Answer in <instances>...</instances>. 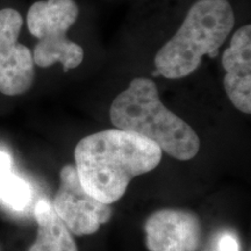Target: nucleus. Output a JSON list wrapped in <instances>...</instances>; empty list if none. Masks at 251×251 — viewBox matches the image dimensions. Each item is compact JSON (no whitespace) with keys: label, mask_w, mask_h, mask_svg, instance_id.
<instances>
[{"label":"nucleus","mask_w":251,"mask_h":251,"mask_svg":"<svg viewBox=\"0 0 251 251\" xmlns=\"http://www.w3.org/2000/svg\"><path fill=\"white\" fill-rule=\"evenodd\" d=\"M23 17L17 9H0V92L20 96L30 89L35 78L33 52L19 43Z\"/></svg>","instance_id":"obj_6"},{"label":"nucleus","mask_w":251,"mask_h":251,"mask_svg":"<svg viewBox=\"0 0 251 251\" xmlns=\"http://www.w3.org/2000/svg\"><path fill=\"white\" fill-rule=\"evenodd\" d=\"M218 251H240L237 240L230 234L222 235L219 241Z\"/></svg>","instance_id":"obj_11"},{"label":"nucleus","mask_w":251,"mask_h":251,"mask_svg":"<svg viewBox=\"0 0 251 251\" xmlns=\"http://www.w3.org/2000/svg\"><path fill=\"white\" fill-rule=\"evenodd\" d=\"M162 152L146 137L115 128L81 139L75 149V166L84 190L111 205L121 199L133 178L157 168Z\"/></svg>","instance_id":"obj_1"},{"label":"nucleus","mask_w":251,"mask_h":251,"mask_svg":"<svg viewBox=\"0 0 251 251\" xmlns=\"http://www.w3.org/2000/svg\"><path fill=\"white\" fill-rule=\"evenodd\" d=\"M34 215L37 235L28 251H78L70 230L56 214L49 200L40 199L34 208Z\"/></svg>","instance_id":"obj_9"},{"label":"nucleus","mask_w":251,"mask_h":251,"mask_svg":"<svg viewBox=\"0 0 251 251\" xmlns=\"http://www.w3.org/2000/svg\"><path fill=\"white\" fill-rule=\"evenodd\" d=\"M33 198V191L26 180L8 172L0 178V199L14 211H24Z\"/></svg>","instance_id":"obj_10"},{"label":"nucleus","mask_w":251,"mask_h":251,"mask_svg":"<svg viewBox=\"0 0 251 251\" xmlns=\"http://www.w3.org/2000/svg\"><path fill=\"white\" fill-rule=\"evenodd\" d=\"M149 251H197L201 243V224L197 214L184 209H161L144 224Z\"/></svg>","instance_id":"obj_7"},{"label":"nucleus","mask_w":251,"mask_h":251,"mask_svg":"<svg viewBox=\"0 0 251 251\" xmlns=\"http://www.w3.org/2000/svg\"><path fill=\"white\" fill-rule=\"evenodd\" d=\"M109 118L117 129L139 134L179 161H190L200 149L193 128L163 105L156 84L148 78H135L118 94Z\"/></svg>","instance_id":"obj_2"},{"label":"nucleus","mask_w":251,"mask_h":251,"mask_svg":"<svg viewBox=\"0 0 251 251\" xmlns=\"http://www.w3.org/2000/svg\"><path fill=\"white\" fill-rule=\"evenodd\" d=\"M224 85L229 100L244 114L251 113V26L235 31L222 55Z\"/></svg>","instance_id":"obj_8"},{"label":"nucleus","mask_w":251,"mask_h":251,"mask_svg":"<svg viewBox=\"0 0 251 251\" xmlns=\"http://www.w3.org/2000/svg\"><path fill=\"white\" fill-rule=\"evenodd\" d=\"M235 26L228 0H197L188 9L177 33L155 56L159 76L181 79L193 74L203 56L214 58Z\"/></svg>","instance_id":"obj_3"},{"label":"nucleus","mask_w":251,"mask_h":251,"mask_svg":"<svg viewBox=\"0 0 251 251\" xmlns=\"http://www.w3.org/2000/svg\"><path fill=\"white\" fill-rule=\"evenodd\" d=\"M79 15L75 0H41L30 6L27 14L28 30L39 39L33 51L35 65L49 68L61 63L67 72L79 67L84 50L68 37V30Z\"/></svg>","instance_id":"obj_4"},{"label":"nucleus","mask_w":251,"mask_h":251,"mask_svg":"<svg viewBox=\"0 0 251 251\" xmlns=\"http://www.w3.org/2000/svg\"><path fill=\"white\" fill-rule=\"evenodd\" d=\"M52 207L70 233L77 236L97 233L112 216L111 206L84 190L74 165H65L59 172V187Z\"/></svg>","instance_id":"obj_5"}]
</instances>
